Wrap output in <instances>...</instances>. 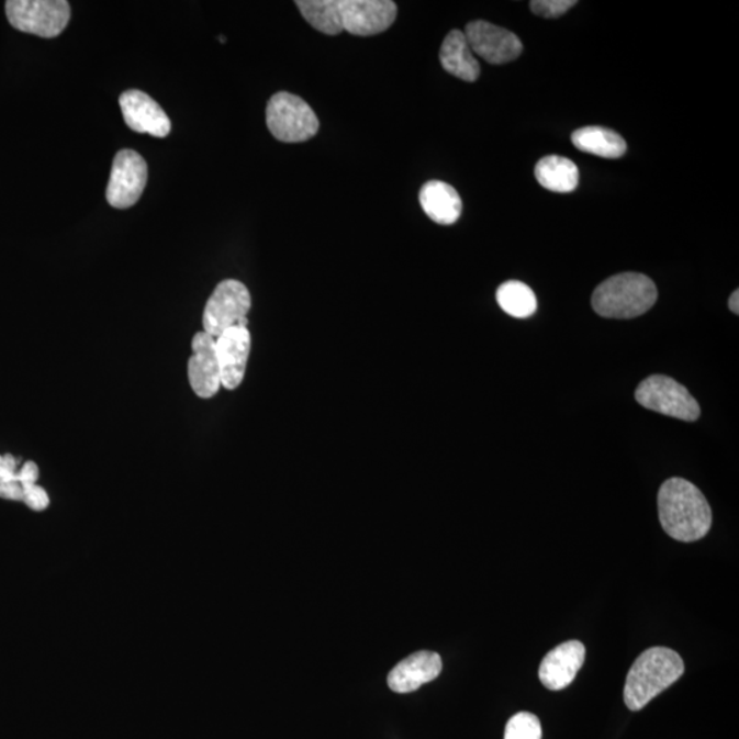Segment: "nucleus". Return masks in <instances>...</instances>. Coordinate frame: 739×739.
<instances>
[{"label": "nucleus", "instance_id": "nucleus-1", "mask_svg": "<svg viewBox=\"0 0 739 739\" xmlns=\"http://www.w3.org/2000/svg\"><path fill=\"white\" fill-rule=\"evenodd\" d=\"M658 507L661 526L676 541L702 540L713 526V511L707 499L683 478H671L661 485Z\"/></svg>", "mask_w": 739, "mask_h": 739}, {"label": "nucleus", "instance_id": "nucleus-2", "mask_svg": "<svg viewBox=\"0 0 739 739\" xmlns=\"http://www.w3.org/2000/svg\"><path fill=\"white\" fill-rule=\"evenodd\" d=\"M685 672L680 654L670 648L647 649L631 665L624 688L627 708L641 710Z\"/></svg>", "mask_w": 739, "mask_h": 739}, {"label": "nucleus", "instance_id": "nucleus-3", "mask_svg": "<svg viewBox=\"0 0 739 739\" xmlns=\"http://www.w3.org/2000/svg\"><path fill=\"white\" fill-rule=\"evenodd\" d=\"M658 300V288L649 277L622 273L605 280L592 296L594 311L604 318L631 320L648 313Z\"/></svg>", "mask_w": 739, "mask_h": 739}, {"label": "nucleus", "instance_id": "nucleus-4", "mask_svg": "<svg viewBox=\"0 0 739 739\" xmlns=\"http://www.w3.org/2000/svg\"><path fill=\"white\" fill-rule=\"evenodd\" d=\"M266 124L271 135L282 143H303L320 131L318 116L296 94L278 92L266 108Z\"/></svg>", "mask_w": 739, "mask_h": 739}, {"label": "nucleus", "instance_id": "nucleus-5", "mask_svg": "<svg viewBox=\"0 0 739 739\" xmlns=\"http://www.w3.org/2000/svg\"><path fill=\"white\" fill-rule=\"evenodd\" d=\"M251 310V294L243 282L225 280L211 294L203 313L204 332L211 337H220L232 327L248 329L247 314Z\"/></svg>", "mask_w": 739, "mask_h": 739}, {"label": "nucleus", "instance_id": "nucleus-6", "mask_svg": "<svg viewBox=\"0 0 739 739\" xmlns=\"http://www.w3.org/2000/svg\"><path fill=\"white\" fill-rule=\"evenodd\" d=\"M5 14L15 30L53 38L68 26L70 4L66 0H9Z\"/></svg>", "mask_w": 739, "mask_h": 739}, {"label": "nucleus", "instance_id": "nucleus-7", "mask_svg": "<svg viewBox=\"0 0 739 739\" xmlns=\"http://www.w3.org/2000/svg\"><path fill=\"white\" fill-rule=\"evenodd\" d=\"M638 403L654 413L672 416L682 421L698 419L699 405L691 392L680 382L665 376L646 378L636 391Z\"/></svg>", "mask_w": 739, "mask_h": 739}, {"label": "nucleus", "instance_id": "nucleus-8", "mask_svg": "<svg viewBox=\"0 0 739 739\" xmlns=\"http://www.w3.org/2000/svg\"><path fill=\"white\" fill-rule=\"evenodd\" d=\"M147 180L148 166L142 155L122 149L115 155L105 198L115 209H130L142 198Z\"/></svg>", "mask_w": 739, "mask_h": 739}, {"label": "nucleus", "instance_id": "nucleus-9", "mask_svg": "<svg viewBox=\"0 0 739 739\" xmlns=\"http://www.w3.org/2000/svg\"><path fill=\"white\" fill-rule=\"evenodd\" d=\"M343 31L355 36H374L396 21L398 5L391 0H338Z\"/></svg>", "mask_w": 739, "mask_h": 739}, {"label": "nucleus", "instance_id": "nucleus-10", "mask_svg": "<svg viewBox=\"0 0 739 739\" xmlns=\"http://www.w3.org/2000/svg\"><path fill=\"white\" fill-rule=\"evenodd\" d=\"M464 35L472 54L492 65L513 63L524 49V44L515 33L486 21L470 22Z\"/></svg>", "mask_w": 739, "mask_h": 739}, {"label": "nucleus", "instance_id": "nucleus-11", "mask_svg": "<svg viewBox=\"0 0 739 739\" xmlns=\"http://www.w3.org/2000/svg\"><path fill=\"white\" fill-rule=\"evenodd\" d=\"M216 357L221 370V385L235 391L242 385L246 374L251 335L246 327H232L215 338Z\"/></svg>", "mask_w": 739, "mask_h": 739}, {"label": "nucleus", "instance_id": "nucleus-12", "mask_svg": "<svg viewBox=\"0 0 739 739\" xmlns=\"http://www.w3.org/2000/svg\"><path fill=\"white\" fill-rule=\"evenodd\" d=\"M188 378L192 391L202 399L215 396L222 387L215 338L205 332H199L193 337L192 357L188 362Z\"/></svg>", "mask_w": 739, "mask_h": 739}, {"label": "nucleus", "instance_id": "nucleus-13", "mask_svg": "<svg viewBox=\"0 0 739 739\" xmlns=\"http://www.w3.org/2000/svg\"><path fill=\"white\" fill-rule=\"evenodd\" d=\"M120 108L126 125L137 133L154 137H166L171 131V122L165 110L147 93L126 91L120 97Z\"/></svg>", "mask_w": 739, "mask_h": 739}, {"label": "nucleus", "instance_id": "nucleus-14", "mask_svg": "<svg viewBox=\"0 0 739 739\" xmlns=\"http://www.w3.org/2000/svg\"><path fill=\"white\" fill-rule=\"evenodd\" d=\"M586 649L580 641L560 643L548 652L540 665V680L549 691H563L574 682L585 661Z\"/></svg>", "mask_w": 739, "mask_h": 739}, {"label": "nucleus", "instance_id": "nucleus-15", "mask_svg": "<svg viewBox=\"0 0 739 739\" xmlns=\"http://www.w3.org/2000/svg\"><path fill=\"white\" fill-rule=\"evenodd\" d=\"M443 661L440 654L422 650L400 661L389 672L388 685L396 693H411L418 691L425 683L435 681L441 674Z\"/></svg>", "mask_w": 739, "mask_h": 739}, {"label": "nucleus", "instance_id": "nucleus-16", "mask_svg": "<svg viewBox=\"0 0 739 739\" xmlns=\"http://www.w3.org/2000/svg\"><path fill=\"white\" fill-rule=\"evenodd\" d=\"M425 214L438 225H454L462 215L463 203L457 189L444 181L426 182L419 192Z\"/></svg>", "mask_w": 739, "mask_h": 739}, {"label": "nucleus", "instance_id": "nucleus-17", "mask_svg": "<svg viewBox=\"0 0 739 739\" xmlns=\"http://www.w3.org/2000/svg\"><path fill=\"white\" fill-rule=\"evenodd\" d=\"M440 60L443 68L460 80L474 82L481 75V66L462 31L454 30L444 38Z\"/></svg>", "mask_w": 739, "mask_h": 739}, {"label": "nucleus", "instance_id": "nucleus-18", "mask_svg": "<svg viewBox=\"0 0 739 739\" xmlns=\"http://www.w3.org/2000/svg\"><path fill=\"white\" fill-rule=\"evenodd\" d=\"M571 142L582 153L607 159H618L627 152L625 138L603 126H586L572 133Z\"/></svg>", "mask_w": 739, "mask_h": 739}, {"label": "nucleus", "instance_id": "nucleus-19", "mask_svg": "<svg viewBox=\"0 0 739 739\" xmlns=\"http://www.w3.org/2000/svg\"><path fill=\"white\" fill-rule=\"evenodd\" d=\"M536 179L551 192L569 193L575 191L580 182V170L572 160L551 155L536 165Z\"/></svg>", "mask_w": 739, "mask_h": 739}, {"label": "nucleus", "instance_id": "nucleus-20", "mask_svg": "<svg viewBox=\"0 0 739 739\" xmlns=\"http://www.w3.org/2000/svg\"><path fill=\"white\" fill-rule=\"evenodd\" d=\"M296 5L309 24L325 35H340L343 31L338 0H299Z\"/></svg>", "mask_w": 739, "mask_h": 739}, {"label": "nucleus", "instance_id": "nucleus-21", "mask_svg": "<svg viewBox=\"0 0 739 739\" xmlns=\"http://www.w3.org/2000/svg\"><path fill=\"white\" fill-rule=\"evenodd\" d=\"M496 299L504 313L514 318H529L538 307L535 292L520 281L504 282L497 289Z\"/></svg>", "mask_w": 739, "mask_h": 739}, {"label": "nucleus", "instance_id": "nucleus-22", "mask_svg": "<svg viewBox=\"0 0 739 739\" xmlns=\"http://www.w3.org/2000/svg\"><path fill=\"white\" fill-rule=\"evenodd\" d=\"M540 719L530 713H519L508 720L504 739H541Z\"/></svg>", "mask_w": 739, "mask_h": 739}, {"label": "nucleus", "instance_id": "nucleus-23", "mask_svg": "<svg viewBox=\"0 0 739 739\" xmlns=\"http://www.w3.org/2000/svg\"><path fill=\"white\" fill-rule=\"evenodd\" d=\"M575 4V0H533L530 8L533 13L544 19H558Z\"/></svg>", "mask_w": 739, "mask_h": 739}, {"label": "nucleus", "instance_id": "nucleus-24", "mask_svg": "<svg viewBox=\"0 0 739 739\" xmlns=\"http://www.w3.org/2000/svg\"><path fill=\"white\" fill-rule=\"evenodd\" d=\"M22 488H24V499H22V503H25L26 507L37 511V513L48 508L49 497L42 486H38L36 483V485Z\"/></svg>", "mask_w": 739, "mask_h": 739}, {"label": "nucleus", "instance_id": "nucleus-25", "mask_svg": "<svg viewBox=\"0 0 739 739\" xmlns=\"http://www.w3.org/2000/svg\"><path fill=\"white\" fill-rule=\"evenodd\" d=\"M19 462L13 455H0V483L19 480Z\"/></svg>", "mask_w": 739, "mask_h": 739}, {"label": "nucleus", "instance_id": "nucleus-26", "mask_svg": "<svg viewBox=\"0 0 739 739\" xmlns=\"http://www.w3.org/2000/svg\"><path fill=\"white\" fill-rule=\"evenodd\" d=\"M0 497L11 500V502H22L24 499V488L19 480L0 483Z\"/></svg>", "mask_w": 739, "mask_h": 739}, {"label": "nucleus", "instance_id": "nucleus-27", "mask_svg": "<svg viewBox=\"0 0 739 739\" xmlns=\"http://www.w3.org/2000/svg\"><path fill=\"white\" fill-rule=\"evenodd\" d=\"M38 475H41V471H38L37 464L35 462H26L19 471V481L22 486L36 485Z\"/></svg>", "mask_w": 739, "mask_h": 739}, {"label": "nucleus", "instance_id": "nucleus-28", "mask_svg": "<svg viewBox=\"0 0 739 739\" xmlns=\"http://www.w3.org/2000/svg\"><path fill=\"white\" fill-rule=\"evenodd\" d=\"M729 305H730V310L732 311V313L738 315V313H739V292L738 291H735V293L731 294Z\"/></svg>", "mask_w": 739, "mask_h": 739}]
</instances>
